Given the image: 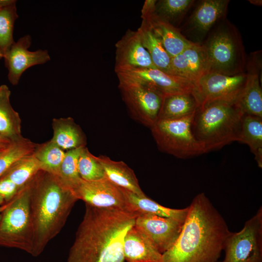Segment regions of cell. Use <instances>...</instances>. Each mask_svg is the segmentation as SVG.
I'll return each instance as SVG.
<instances>
[{"label":"cell","instance_id":"1","mask_svg":"<svg viewBox=\"0 0 262 262\" xmlns=\"http://www.w3.org/2000/svg\"><path fill=\"white\" fill-rule=\"evenodd\" d=\"M138 215L128 210L85 203L84 214L66 262H126L124 238Z\"/></svg>","mask_w":262,"mask_h":262},{"label":"cell","instance_id":"2","mask_svg":"<svg viewBox=\"0 0 262 262\" xmlns=\"http://www.w3.org/2000/svg\"><path fill=\"white\" fill-rule=\"evenodd\" d=\"M227 224L204 193L188 206L181 231L161 262H218L230 234Z\"/></svg>","mask_w":262,"mask_h":262},{"label":"cell","instance_id":"3","mask_svg":"<svg viewBox=\"0 0 262 262\" xmlns=\"http://www.w3.org/2000/svg\"><path fill=\"white\" fill-rule=\"evenodd\" d=\"M33 228L32 255L37 257L65 226L78 199L60 178L43 170L29 182Z\"/></svg>","mask_w":262,"mask_h":262},{"label":"cell","instance_id":"4","mask_svg":"<svg viewBox=\"0 0 262 262\" xmlns=\"http://www.w3.org/2000/svg\"><path fill=\"white\" fill-rule=\"evenodd\" d=\"M243 115L236 100H216L199 105L193 116L192 130L204 153L238 142Z\"/></svg>","mask_w":262,"mask_h":262},{"label":"cell","instance_id":"5","mask_svg":"<svg viewBox=\"0 0 262 262\" xmlns=\"http://www.w3.org/2000/svg\"><path fill=\"white\" fill-rule=\"evenodd\" d=\"M203 46L208 72L227 75L245 72L246 63L241 38L229 22L220 25Z\"/></svg>","mask_w":262,"mask_h":262},{"label":"cell","instance_id":"6","mask_svg":"<svg viewBox=\"0 0 262 262\" xmlns=\"http://www.w3.org/2000/svg\"><path fill=\"white\" fill-rule=\"evenodd\" d=\"M30 193L28 182L5 207L0 221V246L17 248L32 255L33 228Z\"/></svg>","mask_w":262,"mask_h":262},{"label":"cell","instance_id":"7","mask_svg":"<svg viewBox=\"0 0 262 262\" xmlns=\"http://www.w3.org/2000/svg\"><path fill=\"white\" fill-rule=\"evenodd\" d=\"M194 115L179 119L158 120L150 129L159 149L181 159L204 153L192 132Z\"/></svg>","mask_w":262,"mask_h":262},{"label":"cell","instance_id":"8","mask_svg":"<svg viewBox=\"0 0 262 262\" xmlns=\"http://www.w3.org/2000/svg\"><path fill=\"white\" fill-rule=\"evenodd\" d=\"M118 88L131 116L151 128L158 121L165 95L148 85L118 78Z\"/></svg>","mask_w":262,"mask_h":262},{"label":"cell","instance_id":"9","mask_svg":"<svg viewBox=\"0 0 262 262\" xmlns=\"http://www.w3.org/2000/svg\"><path fill=\"white\" fill-rule=\"evenodd\" d=\"M221 262H262V208L238 232H231L225 242Z\"/></svg>","mask_w":262,"mask_h":262},{"label":"cell","instance_id":"10","mask_svg":"<svg viewBox=\"0 0 262 262\" xmlns=\"http://www.w3.org/2000/svg\"><path fill=\"white\" fill-rule=\"evenodd\" d=\"M246 78V72L227 75L208 72L194 83L193 93L199 106L216 100H235L245 86Z\"/></svg>","mask_w":262,"mask_h":262},{"label":"cell","instance_id":"11","mask_svg":"<svg viewBox=\"0 0 262 262\" xmlns=\"http://www.w3.org/2000/svg\"><path fill=\"white\" fill-rule=\"evenodd\" d=\"M72 191L78 200L92 206L131 211L122 189L105 177L92 181L81 179Z\"/></svg>","mask_w":262,"mask_h":262},{"label":"cell","instance_id":"12","mask_svg":"<svg viewBox=\"0 0 262 262\" xmlns=\"http://www.w3.org/2000/svg\"><path fill=\"white\" fill-rule=\"evenodd\" d=\"M184 221L172 217L139 214L134 225L143 231L156 248L163 254L176 243Z\"/></svg>","mask_w":262,"mask_h":262},{"label":"cell","instance_id":"13","mask_svg":"<svg viewBox=\"0 0 262 262\" xmlns=\"http://www.w3.org/2000/svg\"><path fill=\"white\" fill-rule=\"evenodd\" d=\"M32 43L31 37L26 35L14 42L4 53L5 66L8 69V79L13 85L18 83L23 72L35 65L46 63L50 58L47 50H28Z\"/></svg>","mask_w":262,"mask_h":262},{"label":"cell","instance_id":"14","mask_svg":"<svg viewBox=\"0 0 262 262\" xmlns=\"http://www.w3.org/2000/svg\"><path fill=\"white\" fill-rule=\"evenodd\" d=\"M117 78L133 80L150 86L165 96L193 92L194 84L180 77L165 73L157 68H132L115 72Z\"/></svg>","mask_w":262,"mask_h":262},{"label":"cell","instance_id":"15","mask_svg":"<svg viewBox=\"0 0 262 262\" xmlns=\"http://www.w3.org/2000/svg\"><path fill=\"white\" fill-rule=\"evenodd\" d=\"M115 47V72L132 68H156L137 31L129 29Z\"/></svg>","mask_w":262,"mask_h":262},{"label":"cell","instance_id":"16","mask_svg":"<svg viewBox=\"0 0 262 262\" xmlns=\"http://www.w3.org/2000/svg\"><path fill=\"white\" fill-rule=\"evenodd\" d=\"M172 74L194 83L208 72L205 52L203 45L193 43L180 54L171 58Z\"/></svg>","mask_w":262,"mask_h":262},{"label":"cell","instance_id":"17","mask_svg":"<svg viewBox=\"0 0 262 262\" xmlns=\"http://www.w3.org/2000/svg\"><path fill=\"white\" fill-rule=\"evenodd\" d=\"M261 66L256 55L252 57L246 64V80L236 99V103L243 114L262 117V90L260 80Z\"/></svg>","mask_w":262,"mask_h":262},{"label":"cell","instance_id":"18","mask_svg":"<svg viewBox=\"0 0 262 262\" xmlns=\"http://www.w3.org/2000/svg\"><path fill=\"white\" fill-rule=\"evenodd\" d=\"M123 253L126 262H161L162 258V254L135 225L125 236Z\"/></svg>","mask_w":262,"mask_h":262},{"label":"cell","instance_id":"19","mask_svg":"<svg viewBox=\"0 0 262 262\" xmlns=\"http://www.w3.org/2000/svg\"><path fill=\"white\" fill-rule=\"evenodd\" d=\"M229 2V0L200 1L190 18V29L200 34H206L225 15Z\"/></svg>","mask_w":262,"mask_h":262},{"label":"cell","instance_id":"20","mask_svg":"<svg viewBox=\"0 0 262 262\" xmlns=\"http://www.w3.org/2000/svg\"><path fill=\"white\" fill-rule=\"evenodd\" d=\"M104 170L105 177L116 186L139 196L146 195L142 190L133 171L123 161H115L105 156H97Z\"/></svg>","mask_w":262,"mask_h":262},{"label":"cell","instance_id":"21","mask_svg":"<svg viewBox=\"0 0 262 262\" xmlns=\"http://www.w3.org/2000/svg\"><path fill=\"white\" fill-rule=\"evenodd\" d=\"M142 20L147 21L150 24L171 58L180 54L193 42L186 39L171 23L159 18L155 12Z\"/></svg>","mask_w":262,"mask_h":262},{"label":"cell","instance_id":"22","mask_svg":"<svg viewBox=\"0 0 262 262\" xmlns=\"http://www.w3.org/2000/svg\"><path fill=\"white\" fill-rule=\"evenodd\" d=\"M11 91L7 85H0V137L11 142L21 135V120L10 102Z\"/></svg>","mask_w":262,"mask_h":262},{"label":"cell","instance_id":"23","mask_svg":"<svg viewBox=\"0 0 262 262\" xmlns=\"http://www.w3.org/2000/svg\"><path fill=\"white\" fill-rule=\"evenodd\" d=\"M52 127L53 135L51 140L64 151L85 147V136L72 118H53Z\"/></svg>","mask_w":262,"mask_h":262},{"label":"cell","instance_id":"24","mask_svg":"<svg viewBox=\"0 0 262 262\" xmlns=\"http://www.w3.org/2000/svg\"><path fill=\"white\" fill-rule=\"evenodd\" d=\"M137 31L154 66L165 73L173 75L171 68V57L164 49L160 37L150 24L147 21L142 20Z\"/></svg>","mask_w":262,"mask_h":262},{"label":"cell","instance_id":"25","mask_svg":"<svg viewBox=\"0 0 262 262\" xmlns=\"http://www.w3.org/2000/svg\"><path fill=\"white\" fill-rule=\"evenodd\" d=\"M198 106V101L192 92L166 95L158 120L175 119L188 116L195 114Z\"/></svg>","mask_w":262,"mask_h":262},{"label":"cell","instance_id":"26","mask_svg":"<svg viewBox=\"0 0 262 262\" xmlns=\"http://www.w3.org/2000/svg\"><path fill=\"white\" fill-rule=\"evenodd\" d=\"M122 190L131 211L138 215L152 214L174 218L184 221L185 220L188 206L180 209L169 208L163 206L146 196L141 197L125 189Z\"/></svg>","mask_w":262,"mask_h":262},{"label":"cell","instance_id":"27","mask_svg":"<svg viewBox=\"0 0 262 262\" xmlns=\"http://www.w3.org/2000/svg\"><path fill=\"white\" fill-rule=\"evenodd\" d=\"M238 142L246 144L255 156L260 168L262 167V117L243 114Z\"/></svg>","mask_w":262,"mask_h":262},{"label":"cell","instance_id":"28","mask_svg":"<svg viewBox=\"0 0 262 262\" xmlns=\"http://www.w3.org/2000/svg\"><path fill=\"white\" fill-rule=\"evenodd\" d=\"M37 146L23 137L13 142L0 155V179L19 161L33 154Z\"/></svg>","mask_w":262,"mask_h":262},{"label":"cell","instance_id":"29","mask_svg":"<svg viewBox=\"0 0 262 262\" xmlns=\"http://www.w3.org/2000/svg\"><path fill=\"white\" fill-rule=\"evenodd\" d=\"M34 154L40 162L42 170L59 177L66 154L64 150L50 140L38 144Z\"/></svg>","mask_w":262,"mask_h":262},{"label":"cell","instance_id":"30","mask_svg":"<svg viewBox=\"0 0 262 262\" xmlns=\"http://www.w3.org/2000/svg\"><path fill=\"white\" fill-rule=\"evenodd\" d=\"M40 170L41 165L33 153L19 161L1 178L10 180L20 189Z\"/></svg>","mask_w":262,"mask_h":262},{"label":"cell","instance_id":"31","mask_svg":"<svg viewBox=\"0 0 262 262\" xmlns=\"http://www.w3.org/2000/svg\"><path fill=\"white\" fill-rule=\"evenodd\" d=\"M16 0L0 8V49L3 54L15 42L13 31L17 14Z\"/></svg>","mask_w":262,"mask_h":262},{"label":"cell","instance_id":"32","mask_svg":"<svg viewBox=\"0 0 262 262\" xmlns=\"http://www.w3.org/2000/svg\"><path fill=\"white\" fill-rule=\"evenodd\" d=\"M84 147L66 151L61 166L59 177L71 190L78 185L81 179L78 170V160Z\"/></svg>","mask_w":262,"mask_h":262},{"label":"cell","instance_id":"33","mask_svg":"<svg viewBox=\"0 0 262 262\" xmlns=\"http://www.w3.org/2000/svg\"><path fill=\"white\" fill-rule=\"evenodd\" d=\"M193 0H161L157 1L155 14L160 19L171 21L182 16L194 2Z\"/></svg>","mask_w":262,"mask_h":262},{"label":"cell","instance_id":"34","mask_svg":"<svg viewBox=\"0 0 262 262\" xmlns=\"http://www.w3.org/2000/svg\"><path fill=\"white\" fill-rule=\"evenodd\" d=\"M78 170L83 180H96L105 177L104 170L97 156L93 155L85 147L80 154L78 160Z\"/></svg>","mask_w":262,"mask_h":262},{"label":"cell","instance_id":"35","mask_svg":"<svg viewBox=\"0 0 262 262\" xmlns=\"http://www.w3.org/2000/svg\"><path fill=\"white\" fill-rule=\"evenodd\" d=\"M19 189L11 180L6 178L0 179V196L4 200H10Z\"/></svg>","mask_w":262,"mask_h":262},{"label":"cell","instance_id":"36","mask_svg":"<svg viewBox=\"0 0 262 262\" xmlns=\"http://www.w3.org/2000/svg\"><path fill=\"white\" fill-rule=\"evenodd\" d=\"M157 0H146L141 9V18L146 20L153 14L155 11L156 3Z\"/></svg>","mask_w":262,"mask_h":262},{"label":"cell","instance_id":"37","mask_svg":"<svg viewBox=\"0 0 262 262\" xmlns=\"http://www.w3.org/2000/svg\"><path fill=\"white\" fill-rule=\"evenodd\" d=\"M13 142L0 137V146H6L10 145Z\"/></svg>","mask_w":262,"mask_h":262},{"label":"cell","instance_id":"38","mask_svg":"<svg viewBox=\"0 0 262 262\" xmlns=\"http://www.w3.org/2000/svg\"><path fill=\"white\" fill-rule=\"evenodd\" d=\"M13 0H0V8L11 3Z\"/></svg>","mask_w":262,"mask_h":262},{"label":"cell","instance_id":"39","mask_svg":"<svg viewBox=\"0 0 262 262\" xmlns=\"http://www.w3.org/2000/svg\"><path fill=\"white\" fill-rule=\"evenodd\" d=\"M248 1H249V2L255 5H258V6L262 5V1L261 0H249Z\"/></svg>","mask_w":262,"mask_h":262},{"label":"cell","instance_id":"40","mask_svg":"<svg viewBox=\"0 0 262 262\" xmlns=\"http://www.w3.org/2000/svg\"><path fill=\"white\" fill-rule=\"evenodd\" d=\"M10 145L6 146H0V155L7 150Z\"/></svg>","mask_w":262,"mask_h":262},{"label":"cell","instance_id":"41","mask_svg":"<svg viewBox=\"0 0 262 262\" xmlns=\"http://www.w3.org/2000/svg\"><path fill=\"white\" fill-rule=\"evenodd\" d=\"M4 54L2 50L0 49V59L3 58Z\"/></svg>","mask_w":262,"mask_h":262},{"label":"cell","instance_id":"42","mask_svg":"<svg viewBox=\"0 0 262 262\" xmlns=\"http://www.w3.org/2000/svg\"><path fill=\"white\" fill-rule=\"evenodd\" d=\"M4 199L0 196V205L4 202Z\"/></svg>","mask_w":262,"mask_h":262},{"label":"cell","instance_id":"43","mask_svg":"<svg viewBox=\"0 0 262 262\" xmlns=\"http://www.w3.org/2000/svg\"><path fill=\"white\" fill-rule=\"evenodd\" d=\"M0 219H1V215L0 214Z\"/></svg>","mask_w":262,"mask_h":262},{"label":"cell","instance_id":"44","mask_svg":"<svg viewBox=\"0 0 262 262\" xmlns=\"http://www.w3.org/2000/svg\"><path fill=\"white\" fill-rule=\"evenodd\" d=\"M218 262H221L218 261Z\"/></svg>","mask_w":262,"mask_h":262}]
</instances>
